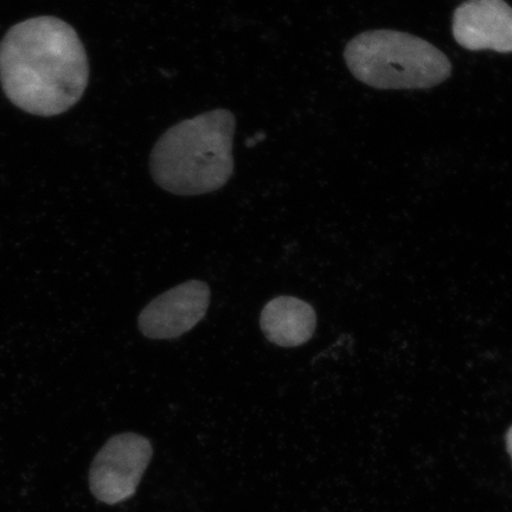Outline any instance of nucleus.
<instances>
[{
	"mask_svg": "<svg viewBox=\"0 0 512 512\" xmlns=\"http://www.w3.org/2000/svg\"><path fill=\"white\" fill-rule=\"evenodd\" d=\"M88 80L86 49L60 18L27 19L0 43V82L24 112L40 117L67 112L82 98Z\"/></svg>",
	"mask_w": 512,
	"mask_h": 512,
	"instance_id": "obj_1",
	"label": "nucleus"
},
{
	"mask_svg": "<svg viewBox=\"0 0 512 512\" xmlns=\"http://www.w3.org/2000/svg\"><path fill=\"white\" fill-rule=\"evenodd\" d=\"M234 114L214 110L181 121L158 139L150 170L160 188L178 196L220 190L233 176Z\"/></svg>",
	"mask_w": 512,
	"mask_h": 512,
	"instance_id": "obj_2",
	"label": "nucleus"
},
{
	"mask_svg": "<svg viewBox=\"0 0 512 512\" xmlns=\"http://www.w3.org/2000/svg\"><path fill=\"white\" fill-rule=\"evenodd\" d=\"M344 59L352 75L377 89H426L452 73L443 51L420 37L394 30L363 32L348 43Z\"/></svg>",
	"mask_w": 512,
	"mask_h": 512,
	"instance_id": "obj_3",
	"label": "nucleus"
},
{
	"mask_svg": "<svg viewBox=\"0 0 512 512\" xmlns=\"http://www.w3.org/2000/svg\"><path fill=\"white\" fill-rule=\"evenodd\" d=\"M153 448L136 433L114 435L96 454L89 471V486L98 501L118 504L136 494L149 466Z\"/></svg>",
	"mask_w": 512,
	"mask_h": 512,
	"instance_id": "obj_4",
	"label": "nucleus"
},
{
	"mask_svg": "<svg viewBox=\"0 0 512 512\" xmlns=\"http://www.w3.org/2000/svg\"><path fill=\"white\" fill-rule=\"evenodd\" d=\"M210 288L191 280L160 294L138 318L139 330L150 339H175L187 334L206 317Z\"/></svg>",
	"mask_w": 512,
	"mask_h": 512,
	"instance_id": "obj_5",
	"label": "nucleus"
},
{
	"mask_svg": "<svg viewBox=\"0 0 512 512\" xmlns=\"http://www.w3.org/2000/svg\"><path fill=\"white\" fill-rule=\"evenodd\" d=\"M454 40L467 50L512 53V8L504 0H467L454 11Z\"/></svg>",
	"mask_w": 512,
	"mask_h": 512,
	"instance_id": "obj_6",
	"label": "nucleus"
},
{
	"mask_svg": "<svg viewBox=\"0 0 512 512\" xmlns=\"http://www.w3.org/2000/svg\"><path fill=\"white\" fill-rule=\"evenodd\" d=\"M317 316L310 304L298 298L280 296L264 307L260 328L271 343L296 348L309 342L315 334Z\"/></svg>",
	"mask_w": 512,
	"mask_h": 512,
	"instance_id": "obj_7",
	"label": "nucleus"
},
{
	"mask_svg": "<svg viewBox=\"0 0 512 512\" xmlns=\"http://www.w3.org/2000/svg\"><path fill=\"white\" fill-rule=\"evenodd\" d=\"M505 443H507V450L512 460V426L509 428L507 437H505Z\"/></svg>",
	"mask_w": 512,
	"mask_h": 512,
	"instance_id": "obj_8",
	"label": "nucleus"
}]
</instances>
